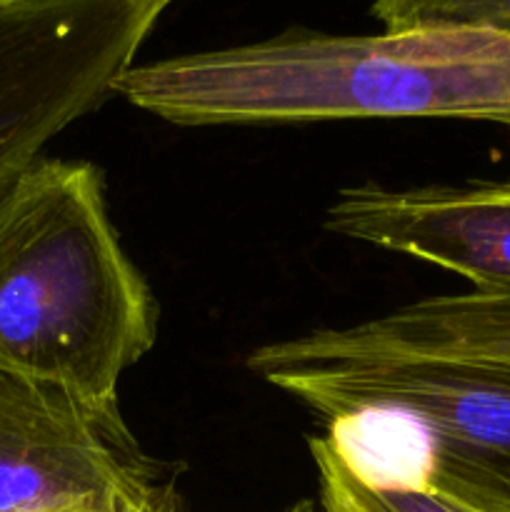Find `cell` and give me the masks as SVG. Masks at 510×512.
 I'll return each instance as SVG.
<instances>
[{
    "mask_svg": "<svg viewBox=\"0 0 510 512\" xmlns=\"http://www.w3.org/2000/svg\"><path fill=\"white\" fill-rule=\"evenodd\" d=\"M385 30L483 28L510 33V0H373Z\"/></svg>",
    "mask_w": 510,
    "mask_h": 512,
    "instance_id": "9",
    "label": "cell"
},
{
    "mask_svg": "<svg viewBox=\"0 0 510 512\" xmlns=\"http://www.w3.org/2000/svg\"><path fill=\"white\" fill-rule=\"evenodd\" d=\"M330 425L383 415L418 440L410 488L470 512H510V363L453 355L298 358L273 343L248 358Z\"/></svg>",
    "mask_w": 510,
    "mask_h": 512,
    "instance_id": "3",
    "label": "cell"
},
{
    "mask_svg": "<svg viewBox=\"0 0 510 512\" xmlns=\"http://www.w3.org/2000/svg\"><path fill=\"white\" fill-rule=\"evenodd\" d=\"M175 0L0 3V190L115 93Z\"/></svg>",
    "mask_w": 510,
    "mask_h": 512,
    "instance_id": "4",
    "label": "cell"
},
{
    "mask_svg": "<svg viewBox=\"0 0 510 512\" xmlns=\"http://www.w3.org/2000/svg\"><path fill=\"white\" fill-rule=\"evenodd\" d=\"M323 512H470L450 500L410 485L365 478L333 433L310 440Z\"/></svg>",
    "mask_w": 510,
    "mask_h": 512,
    "instance_id": "8",
    "label": "cell"
},
{
    "mask_svg": "<svg viewBox=\"0 0 510 512\" xmlns=\"http://www.w3.org/2000/svg\"><path fill=\"white\" fill-rule=\"evenodd\" d=\"M325 228L450 270L478 293L510 295V183L413 190L355 185L340 190Z\"/></svg>",
    "mask_w": 510,
    "mask_h": 512,
    "instance_id": "6",
    "label": "cell"
},
{
    "mask_svg": "<svg viewBox=\"0 0 510 512\" xmlns=\"http://www.w3.org/2000/svg\"><path fill=\"white\" fill-rule=\"evenodd\" d=\"M115 95L178 125L350 118L510 125V33L290 28L258 43L135 63Z\"/></svg>",
    "mask_w": 510,
    "mask_h": 512,
    "instance_id": "1",
    "label": "cell"
},
{
    "mask_svg": "<svg viewBox=\"0 0 510 512\" xmlns=\"http://www.w3.org/2000/svg\"><path fill=\"white\" fill-rule=\"evenodd\" d=\"M153 512H183V510L178 508V500H173V503L163 505V508H158V510H153Z\"/></svg>",
    "mask_w": 510,
    "mask_h": 512,
    "instance_id": "11",
    "label": "cell"
},
{
    "mask_svg": "<svg viewBox=\"0 0 510 512\" xmlns=\"http://www.w3.org/2000/svg\"><path fill=\"white\" fill-rule=\"evenodd\" d=\"M273 345L298 358L410 353L510 363V295L473 290L425 298L350 328L313 330Z\"/></svg>",
    "mask_w": 510,
    "mask_h": 512,
    "instance_id": "7",
    "label": "cell"
},
{
    "mask_svg": "<svg viewBox=\"0 0 510 512\" xmlns=\"http://www.w3.org/2000/svg\"><path fill=\"white\" fill-rule=\"evenodd\" d=\"M0 3H8V0H0Z\"/></svg>",
    "mask_w": 510,
    "mask_h": 512,
    "instance_id": "12",
    "label": "cell"
},
{
    "mask_svg": "<svg viewBox=\"0 0 510 512\" xmlns=\"http://www.w3.org/2000/svg\"><path fill=\"white\" fill-rule=\"evenodd\" d=\"M283 512H318V510H315L313 500H300V503L290 505V508L283 510Z\"/></svg>",
    "mask_w": 510,
    "mask_h": 512,
    "instance_id": "10",
    "label": "cell"
},
{
    "mask_svg": "<svg viewBox=\"0 0 510 512\" xmlns=\"http://www.w3.org/2000/svg\"><path fill=\"white\" fill-rule=\"evenodd\" d=\"M158 338V305L123 250L88 160L38 158L0 190V363L118 400Z\"/></svg>",
    "mask_w": 510,
    "mask_h": 512,
    "instance_id": "2",
    "label": "cell"
},
{
    "mask_svg": "<svg viewBox=\"0 0 510 512\" xmlns=\"http://www.w3.org/2000/svg\"><path fill=\"white\" fill-rule=\"evenodd\" d=\"M173 500L118 400L0 363V512H153Z\"/></svg>",
    "mask_w": 510,
    "mask_h": 512,
    "instance_id": "5",
    "label": "cell"
}]
</instances>
